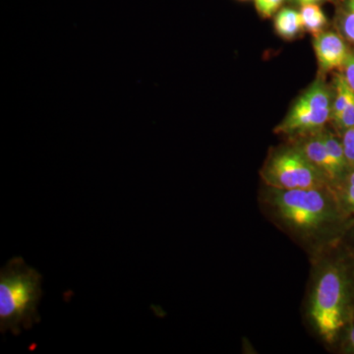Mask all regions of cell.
I'll use <instances>...</instances> for the list:
<instances>
[{
    "label": "cell",
    "mask_w": 354,
    "mask_h": 354,
    "mask_svg": "<svg viewBox=\"0 0 354 354\" xmlns=\"http://www.w3.org/2000/svg\"><path fill=\"white\" fill-rule=\"evenodd\" d=\"M348 7L351 12L354 13V0H348Z\"/></svg>",
    "instance_id": "20"
},
{
    "label": "cell",
    "mask_w": 354,
    "mask_h": 354,
    "mask_svg": "<svg viewBox=\"0 0 354 354\" xmlns=\"http://www.w3.org/2000/svg\"><path fill=\"white\" fill-rule=\"evenodd\" d=\"M41 274L14 257L0 271V332L21 334L39 322L38 305L43 297Z\"/></svg>",
    "instance_id": "3"
},
{
    "label": "cell",
    "mask_w": 354,
    "mask_h": 354,
    "mask_svg": "<svg viewBox=\"0 0 354 354\" xmlns=\"http://www.w3.org/2000/svg\"><path fill=\"white\" fill-rule=\"evenodd\" d=\"M300 6H304V4L316 3V2L322 1V0H293Z\"/></svg>",
    "instance_id": "19"
},
{
    "label": "cell",
    "mask_w": 354,
    "mask_h": 354,
    "mask_svg": "<svg viewBox=\"0 0 354 354\" xmlns=\"http://www.w3.org/2000/svg\"><path fill=\"white\" fill-rule=\"evenodd\" d=\"M332 122L341 133L354 127V100L335 120H332Z\"/></svg>",
    "instance_id": "12"
},
{
    "label": "cell",
    "mask_w": 354,
    "mask_h": 354,
    "mask_svg": "<svg viewBox=\"0 0 354 354\" xmlns=\"http://www.w3.org/2000/svg\"><path fill=\"white\" fill-rule=\"evenodd\" d=\"M334 190L344 213L354 218V169L346 174Z\"/></svg>",
    "instance_id": "11"
},
{
    "label": "cell",
    "mask_w": 354,
    "mask_h": 354,
    "mask_svg": "<svg viewBox=\"0 0 354 354\" xmlns=\"http://www.w3.org/2000/svg\"><path fill=\"white\" fill-rule=\"evenodd\" d=\"M290 142L297 145L304 153L305 157L308 158L309 162L319 171L322 172L323 176L326 177L328 183L333 188L342 183L344 177H342L337 167H335L334 160H333L327 147L324 143L321 130L318 132L310 133V134L304 135V136L290 139Z\"/></svg>",
    "instance_id": "6"
},
{
    "label": "cell",
    "mask_w": 354,
    "mask_h": 354,
    "mask_svg": "<svg viewBox=\"0 0 354 354\" xmlns=\"http://www.w3.org/2000/svg\"><path fill=\"white\" fill-rule=\"evenodd\" d=\"M258 13L263 18H270L278 11L285 0H254Z\"/></svg>",
    "instance_id": "14"
},
{
    "label": "cell",
    "mask_w": 354,
    "mask_h": 354,
    "mask_svg": "<svg viewBox=\"0 0 354 354\" xmlns=\"http://www.w3.org/2000/svg\"><path fill=\"white\" fill-rule=\"evenodd\" d=\"M310 261L305 323L321 344L337 351L354 321V256L339 245Z\"/></svg>",
    "instance_id": "2"
},
{
    "label": "cell",
    "mask_w": 354,
    "mask_h": 354,
    "mask_svg": "<svg viewBox=\"0 0 354 354\" xmlns=\"http://www.w3.org/2000/svg\"><path fill=\"white\" fill-rule=\"evenodd\" d=\"M242 1H244V0H242Z\"/></svg>",
    "instance_id": "21"
},
{
    "label": "cell",
    "mask_w": 354,
    "mask_h": 354,
    "mask_svg": "<svg viewBox=\"0 0 354 354\" xmlns=\"http://www.w3.org/2000/svg\"><path fill=\"white\" fill-rule=\"evenodd\" d=\"M258 204L265 218L304 249L310 259L339 246L354 223L330 186L286 190L262 184Z\"/></svg>",
    "instance_id": "1"
},
{
    "label": "cell",
    "mask_w": 354,
    "mask_h": 354,
    "mask_svg": "<svg viewBox=\"0 0 354 354\" xmlns=\"http://www.w3.org/2000/svg\"><path fill=\"white\" fill-rule=\"evenodd\" d=\"M334 94L322 79L300 95L283 120L274 128V133L293 139L325 128L330 120Z\"/></svg>",
    "instance_id": "5"
},
{
    "label": "cell",
    "mask_w": 354,
    "mask_h": 354,
    "mask_svg": "<svg viewBox=\"0 0 354 354\" xmlns=\"http://www.w3.org/2000/svg\"><path fill=\"white\" fill-rule=\"evenodd\" d=\"M334 88L335 95L334 99H333L330 121L335 120L354 100V91L349 87L342 74L335 75Z\"/></svg>",
    "instance_id": "10"
},
{
    "label": "cell",
    "mask_w": 354,
    "mask_h": 354,
    "mask_svg": "<svg viewBox=\"0 0 354 354\" xmlns=\"http://www.w3.org/2000/svg\"><path fill=\"white\" fill-rule=\"evenodd\" d=\"M337 351L339 353L354 354V321L342 337Z\"/></svg>",
    "instance_id": "15"
},
{
    "label": "cell",
    "mask_w": 354,
    "mask_h": 354,
    "mask_svg": "<svg viewBox=\"0 0 354 354\" xmlns=\"http://www.w3.org/2000/svg\"><path fill=\"white\" fill-rule=\"evenodd\" d=\"M341 140L346 162H348L349 169L351 171V169H354V127L342 132Z\"/></svg>",
    "instance_id": "13"
},
{
    "label": "cell",
    "mask_w": 354,
    "mask_h": 354,
    "mask_svg": "<svg viewBox=\"0 0 354 354\" xmlns=\"http://www.w3.org/2000/svg\"><path fill=\"white\" fill-rule=\"evenodd\" d=\"M341 27L344 36L354 43V13L346 14L342 18Z\"/></svg>",
    "instance_id": "16"
},
{
    "label": "cell",
    "mask_w": 354,
    "mask_h": 354,
    "mask_svg": "<svg viewBox=\"0 0 354 354\" xmlns=\"http://www.w3.org/2000/svg\"><path fill=\"white\" fill-rule=\"evenodd\" d=\"M342 248L346 252L354 256V223L351 227L348 228L344 236L342 237L341 244Z\"/></svg>",
    "instance_id": "18"
},
{
    "label": "cell",
    "mask_w": 354,
    "mask_h": 354,
    "mask_svg": "<svg viewBox=\"0 0 354 354\" xmlns=\"http://www.w3.org/2000/svg\"><path fill=\"white\" fill-rule=\"evenodd\" d=\"M304 29L314 37L324 32L327 26V17L322 8L316 3L304 4L300 9Z\"/></svg>",
    "instance_id": "9"
},
{
    "label": "cell",
    "mask_w": 354,
    "mask_h": 354,
    "mask_svg": "<svg viewBox=\"0 0 354 354\" xmlns=\"http://www.w3.org/2000/svg\"><path fill=\"white\" fill-rule=\"evenodd\" d=\"M274 30L286 41L297 38V35L304 30L300 12L290 8L279 11L274 18Z\"/></svg>",
    "instance_id": "8"
},
{
    "label": "cell",
    "mask_w": 354,
    "mask_h": 354,
    "mask_svg": "<svg viewBox=\"0 0 354 354\" xmlns=\"http://www.w3.org/2000/svg\"><path fill=\"white\" fill-rule=\"evenodd\" d=\"M260 176L264 185L278 189L332 187L322 172L291 142L272 149L261 169Z\"/></svg>",
    "instance_id": "4"
},
{
    "label": "cell",
    "mask_w": 354,
    "mask_h": 354,
    "mask_svg": "<svg viewBox=\"0 0 354 354\" xmlns=\"http://www.w3.org/2000/svg\"><path fill=\"white\" fill-rule=\"evenodd\" d=\"M313 48L319 67L324 72L342 69L351 55L344 39L335 32H322L314 37Z\"/></svg>",
    "instance_id": "7"
},
{
    "label": "cell",
    "mask_w": 354,
    "mask_h": 354,
    "mask_svg": "<svg viewBox=\"0 0 354 354\" xmlns=\"http://www.w3.org/2000/svg\"><path fill=\"white\" fill-rule=\"evenodd\" d=\"M342 71H344L342 75L348 82L349 87L354 91V53H351V55H349L346 64L342 67Z\"/></svg>",
    "instance_id": "17"
}]
</instances>
